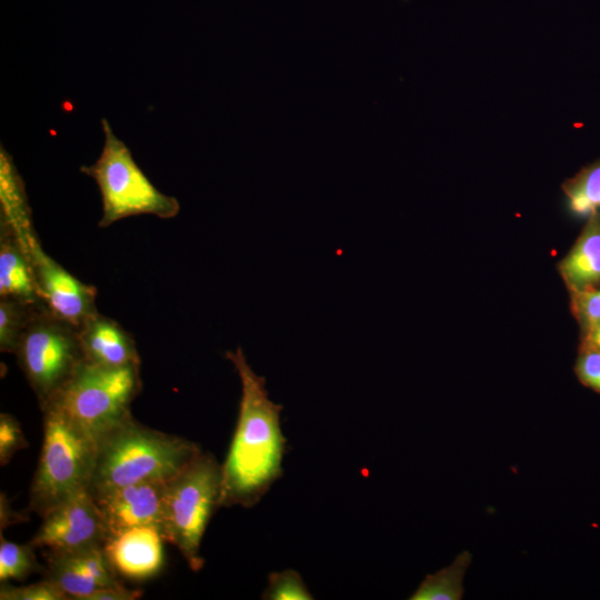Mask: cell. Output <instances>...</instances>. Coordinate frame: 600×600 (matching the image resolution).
Segmentation results:
<instances>
[{"label":"cell","mask_w":600,"mask_h":600,"mask_svg":"<svg viewBox=\"0 0 600 600\" xmlns=\"http://www.w3.org/2000/svg\"><path fill=\"white\" fill-rule=\"evenodd\" d=\"M164 539L157 526H138L109 536L104 553L119 577L146 581L164 566Z\"/></svg>","instance_id":"12"},{"label":"cell","mask_w":600,"mask_h":600,"mask_svg":"<svg viewBox=\"0 0 600 600\" xmlns=\"http://www.w3.org/2000/svg\"><path fill=\"white\" fill-rule=\"evenodd\" d=\"M471 563V554L462 551L448 567L428 574L418 589L409 598L410 600H460L463 596L462 581L468 567Z\"/></svg>","instance_id":"17"},{"label":"cell","mask_w":600,"mask_h":600,"mask_svg":"<svg viewBox=\"0 0 600 600\" xmlns=\"http://www.w3.org/2000/svg\"><path fill=\"white\" fill-rule=\"evenodd\" d=\"M141 590L128 589L124 584L101 588L90 594L87 600H134L140 598Z\"/></svg>","instance_id":"26"},{"label":"cell","mask_w":600,"mask_h":600,"mask_svg":"<svg viewBox=\"0 0 600 600\" xmlns=\"http://www.w3.org/2000/svg\"><path fill=\"white\" fill-rule=\"evenodd\" d=\"M30 543L19 544L0 534V582L23 580L41 568Z\"/></svg>","instance_id":"20"},{"label":"cell","mask_w":600,"mask_h":600,"mask_svg":"<svg viewBox=\"0 0 600 600\" xmlns=\"http://www.w3.org/2000/svg\"><path fill=\"white\" fill-rule=\"evenodd\" d=\"M201 451L197 443L146 427L131 414L98 438L89 492L96 497L132 483L168 481Z\"/></svg>","instance_id":"2"},{"label":"cell","mask_w":600,"mask_h":600,"mask_svg":"<svg viewBox=\"0 0 600 600\" xmlns=\"http://www.w3.org/2000/svg\"><path fill=\"white\" fill-rule=\"evenodd\" d=\"M241 382L236 430L221 464L220 507L256 506L282 476L287 441L281 430L282 406L270 400L266 379L257 374L240 347L226 352Z\"/></svg>","instance_id":"1"},{"label":"cell","mask_w":600,"mask_h":600,"mask_svg":"<svg viewBox=\"0 0 600 600\" xmlns=\"http://www.w3.org/2000/svg\"><path fill=\"white\" fill-rule=\"evenodd\" d=\"M164 488L166 481H146L93 497L104 519L108 534L138 526H157L160 529Z\"/></svg>","instance_id":"11"},{"label":"cell","mask_w":600,"mask_h":600,"mask_svg":"<svg viewBox=\"0 0 600 600\" xmlns=\"http://www.w3.org/2000/svg\"><path fill=\"white\" fill-rule=\"evenodd\" d=\"M41 411L43 439L28 503L40 518L89 490L97 457V440L79 423L52 404Z\"/></svg>","instance_id":"3"},{"label":"cell","mask_w":600,"mask_h":600,"mask_svg":"<svg viewBox=\"0 0 600 600\" xmlns=\"http://www.w3.org/2000/svg\"><path fill=\"white\" fill-rule=\"evenodd\" d=\"M78 334L84 361L102 367L140 364V356L131 333L117 321L99 312L88 319Z\"/></svg>","instance_id":"13"},{"label":"cell","mask_w":600,"mask_h":600,"mask_svg":"<svg viewBox=\"0 0 600 600\" xmlns=\"http://www.w3.org/2000/svg\"><path fill=\"white\" fill-rule=\"evenodd\" d=\"M561 189L570 211L589 216L600 209V159L583 167L572 178L564 180Z\"/></svg>","instance_id":"18"},{"label":"cell","mask_w":600,"mask_h":600,"mask_svg":"<svg viewBox=\"0 0 600 600\" xmlns=\"http://www.w3.org/2000/svg\"><path fill=\"white\" fill-rule=\"evenodd\" d=\"M38 294L47 310L79 329L98 313L97 289L67 271L38 242L30 251Z\"/></svg>","instance_id":"9"},{"label":"cell","mask_w":600,"mask_h":600,"mask_svg":"<svg viewBox=\"0 0 600 600\" xmlns=\"http://www.w3.org/2000/svg\"><path fill=\"white\" fill-rule=\"evenodd\" d=\"M28 520L27 514L18 512L11 508L10 501L7 496L1 492L0 494V529L1 532L9 526L24 522Z\"/></svg>","instance_id":"27"},{"label":"cell","mask_w":600,"mask_h":600,"mask_svg":"<svg viewBox=\"0 0 600 600\" xmlns=\"http://www.w3.org/2000/svg\"><path fill=\"white\" fill-rule=\"evenodd\" d=\"M0 298L44 306L38 294L30 256L10 226L1 219Z\"/></svg>","instance_id":"15"},{"label":"cell","mask_w":600,"mask_h":600,"mask_svg":"<svg viewBox=\"0 0 600 600\" xmlns=\"http://www.w3.org/2000/svg\"><path fill=\"white\" fill-rule=\"evenodd\" d=\"M44 579L53 582L69 599L87 600L101 588L123 584L110 564L103 546L72 551H46Z\"/></svg>","instance_id":"10"},{"label":"cell","mask_w":600,"mask_h":600,"mask_svg":"<svg viewBox=\"0 0 600 600\" xmlns=\"http://www.w3.org/2000/svg\"><path fill=\"white\" fill-rule=\"evenodd\" d=\"M10 298H0V351L13 353L27 324L38 308Z\"/></svg>","instance_id":"19"},{"label":"cell","mask_w":600,"mask_h":600,"mask_svg":"<svg viewBox=\"0 0 600 600\" xmlns=\"http://www.w3.org/2000/svg\"><path fill=\"white\" fill-rule=\"evenodd\" d=\"M14 356L40 409L63 389L84 361L78 329L51 314L46 307L34 311Z\"/></svg>","instance_id":"7"},{"label":"cell","mask_w":600,"mask_h":600,"mask_svg":"<svg viewBox=\"0 0 600 600\" xmlns=\"http://www.w3.org/2000/svg\"><path fill=\"white\" fill-rule=\"evenodd\" d=\"M264 600H311L313 599L301 576L287 569L272 572L268 577V587L262 593Z\"/></svg>","instance_id":"21"},{"label":"cell","mask_w":600,"mask_h":600,"mask_svg":"<svg viewBox=\"0 0 600 600\" xmlns=\"http://www.w3.org/2000/svg\"><path fill=\"white\" fill-rule=\"evenodd\" d=\"M221 464L201 451L184 469L166 481L160 531L193 571L202 569L200 548L207 526L220 507Z\"/></svg>","instance_id":"4"},{"label":"cell","mask_w":600,"mask_h":600,"mask_svg":"<svg viewBox=\"0 0 600 600\" xmlns=\"http://www.w3.org/2000/svg\"><path fill=\"white\" fill-rule=\"evenodd\" d=\"M569 298L570 310L580 331L600 323V287L569 292Z\"/></svg>","instance_id":"22"},{"label":"cell","mask_w":600,"mask_h":600,"mask_svg":"<svg viewBox=\"0 0 600 600\" xmlns=\"http://www.w3.org/2000/svg\"><path fill=\"white\" fill-rule=\"evenodd\" d=\"M557 269L568 292L600 287V211L592 212Z\"/></svg>","instance_id":"14"},{"label":"cell","mask_w":600,"mask_h":600,"mask_svg":"<svg viewBox=\"0 0 600 600\" xmlns=\"http://www.w3.org/2000/svg\"><path fill=\"white\" fill-rule=\"evenodd\" d=\"M1 600H68L69 598L48 579L41 581L14 587L9 582L1 583L0 587Z\"/></svg>","instance_id":"23"},{"label":"cell","mask_w":600,"mask_h":600,"mask_svg":"<svg viewBox=\"0 0 600 600\" xmlns=\"http://www.w3.org/2000/svg\"><path fill=\"white\" fill-rule=\"evenodd\" d=\"M28 447L19 421L9 413L0 414V464L9 463L12 457Z\"/></svg>","instance_id":"24"},{"label":"cell","mask_w":600,"mask_h":600,"mask_svg":"<svg viewBox=\"0 0 600 600\" xmlns=\"http://www.w3.org/2000/svg\"><path fill=\"white\" fill-rule=\"evenodd\" d=\"M0 219L7 222L30 256L39 241L32 226L24 187L10 157L1 149L0 159Z\"/></svg>","instance_id":"16"},{"label":"cell","mask_w":600,"mask_h":600,"mask_svg":"<svg viewBox=\"0 0 600 600\" xmlns=\"http://www.w3.org/2000/svg\"><path fill=\"white\" fill-rule=\"evenodd\" d=\"M574 373L584 387L600 393V351L579 346Z\"/></svg>","instance_id":"25"},{"label":"cell","mask_w":600,"mask_h":600,"mask_svg":"<svg viewBox=\"0 0 600 600\" xmlns=\"http://www.w3.org/2000/svg\"><path fill=\"white\" fill-rule=\"evenodd\" d=\"M580 347H588L600 351V323L580 331Z\"/></svg>","instance_id":"28"},{"label":"cell","mask_w":600,"mask_h":600,"mask_svg":"<svg viewBox=\"0 0 600 600\" xmlns=\"http://www.w3.org/2000/svg\"><path fill=\"white\" fill-rule=\"evenodd\" d=\"M29 541L34 548L62 552L103 546L108 529L89 492L82 491L51 509Z\"/></svg>","instance_id":"8"},{"label":"cell","mask_w":600,"mask_h":600,"mask_svg":"<svg viewBox=\"0 0 600 600\" xmlns=\"http://www.w3.org/2000/svg\"><path fill=\"white\" fill-rule=\"evenodd\" d=\"M141 387L140 364L102 367L83 361L48 404L59 408L98 440L132 414L130 406Z\"/></svg>","instance_id":"6"},{"label":"cell","mask_w":600,"mask_h":600,"mask_svg":"<svg viewBox=\"0 0 600 600\" xmlns=\"http://www.w3.org/2000/svg\"><path fill=\"white\" fill-rule=\"evenodd\" d=\"M104 143L98 160L80 171L98 184L102 198L100 228L138 214L171 219L180 211L174 197L159 191L133 160L129 148L118 139L107 119L101 120Z\"/></svg>","instance_id":"5"}]
</instances>
